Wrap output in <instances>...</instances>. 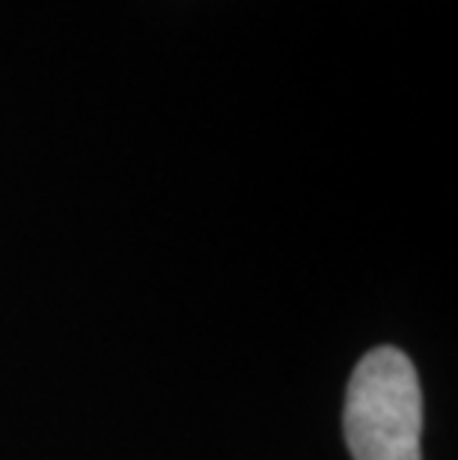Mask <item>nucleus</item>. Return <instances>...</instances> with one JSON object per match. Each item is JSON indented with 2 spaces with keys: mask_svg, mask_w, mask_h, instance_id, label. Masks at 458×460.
I'll return each instance as SVG.
<instances>
[{
  "mask_svg": "<svg viewBox=\"0 0 458 460\" xmlns=\"http://www.w3.org/2000/svg\"><path fill=\"white\" fill-rule=\"evenodd\" d=\"M343 430L352 460H423V389L408 354L384 345L357 362Z\"/></svg>",
  "mask_w": 458,
  "mask_h": 460,
  "instance_id": "nucleus-1",
  "label": "nucleus"
}]
</instances>
